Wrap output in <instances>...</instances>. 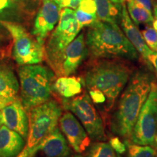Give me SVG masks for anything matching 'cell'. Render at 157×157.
I'll return each instance as SVG.
<instances>
[{"mask_svg":"<svg viewBox=\"0 0 157 157\" xmlns=\"http://www.w3.org/2000/svg\"><path fill=\"white\" fill-rule=\"evenodd\" d=\"M151 79L148 73L137 71L129 78L111 116L109 127L115 135L129 141L140 110L148 98Z\"/></svg>","mask_w":157,"mask_h":157,"instance_id":"1","label":"cell"},{"mask_svg":"<svg viewBox=\"0 0 157 157\" xmlns=\"http://www.w3.org/2000/svg\"><path fill=\"white\" fill-rule=\"evenodd\" d=\"M132 74V69L125 62L117 59H100L85 72L84 82L88 90H98L105 95V109L109 112Z\"/></svg>","mask_w":157,"mask_h":157,"instance_id":"2","label":"cell"},{"mask_svg":"<svg viewBox=\"0 0 157 157\" xmlns=\"http://www.w3.org/2000/svg\"><path fill=\"white\" fill-rule=\"evenodd\" d=\"M88 52L94 59H125L135 61L137 52L119 26L98 20L85 36Z\"/></svg>","mask_w":157,"mask_h":157,"instance_id":"3","label":"cell"},{"mask_svg":"<svg viewBox=\"0 0 157 157\" xmlns=\"http://www.w3.org/2000/svg\"><path fill=\"white\" fill-rule=\"evenodd\" d=\"M17 75L20 99L27 111L51 99L56 76L51 68L39 63L20 66Z\"/></svg>","mask_w":157,"mask_h":157,"instance_id":"4","label":"cell"},{"mask_svg":"<svg viewBox=\"0 0 157 157\" xmlns=\"http://www.w3.org/2000/svg\"><path fill=\"white\" fill-rule=\"evenodd\" d=\"M63 114L61 105L54 100L32 108L29 113V132L25 147L17 157H29L33 150L58 127Z\"/></svg>","mask_w":157,"mask_h":157,"instance_id":"5","label":"cell"},{"mask_svg":"<svg viewBox=\"0 0 157 157\" xmlns=\"http://www.w3.org/2000/svg\"><path fill=\"white\" fill-rule=\"evenodd\" d=\"M80 30L74 10L67 7L61 9L58 25L52 31L44 48L45 58L58 77L65 50Z\"/></svg>","mask_w":157,"mask_h":157,"instance_id":"6","label":"cell"},{"mask_svg":"<svg viewBox=\"0 0 157 157\" xmlns=\"http://www.w3.org/2000/svg\"><path fill=\"white\" fill-rule=\"evenodd\" d=\"M13 38V57L20 66L38 64L45 58L44 46L22 25L9 21H0Z\"/></svg>","mask_w":157,"mask_h":157,"instance_id":"7","label":"cell"},{"mask_svg":"<svg viewBox=\"0 0 157 157\" xmlns=\"http://www.w3.org/2000/svg\"><path fill=\"white\" fill-rule=\"evenodd\" d=\"M63 101L64 107L77 118L91 140L94 141L106 140L103 119L87 91L74 98H64Z\"/></svg>","mask_w":157,"mask_h":157,"instance_id":"8","label":"cell"},{"mask_svg":"<svg viewBox=\"0 0 157 157\" xmlns=\"http://www.w3.org/2000/svg\"><path fill=\"white\" fill-rule=\"evenodd\" d=\"M157 84L151 82L148 98L140 114L129 142L157 148Z\"/></svg>","mask_w":157,"mask_h":157,"instance_id":"9","label":"cell"},{"mask_svg":"<svg viewBox=\"0 0 157 157\" xmlns=\"http://www.w3.org/2000/svg\"><path fill=\"white\" fill-rule=\"evenodd\" d=\"M59 128L74 151L83 153L90 146L91 139L78 119L71 111L63 113L59 119Z\"/></svg>","mask_w":157,"mask_h":157,"instance_id":"10","label":"cell"},{"mask_svg":"<svg viewBox=\"0 0 157 157\" xmlns=\"http://www.w3.org/2000/svg\"><path fill=\"white\" fill-rule=\"evenodd\" d=\"M60 6L52 0H43L31 31L40 44L44 45L46 39L56 28L60 19Z\"/></svg>","mask_w":157,"mask_h":157,"instance_id":"11","label":"cell"},{"mask_svg":"<svg viewBox=\"0 0 157 157\" xmlns=\"http://www.w3.org/2000/svg\"><path fill=\"white\" fill-rule=\"evenodd\" d=\"M89 54L83 33L78 34L66 48L63 56L58 77L75 74Z\"/></svg>","mask_w":157,"mask_h":157,"instance_id":"12","label":"cell"},{"mask_svg":"<svg viewBox=\"0 0 157 157\" xmlns=\"http://www.w3.org/2000/svg\"><path fill=\"white\" fill-rule=\"evenodd\" d=\"M0 111L2 118V124L17 132L26 140L29 119L26 109L21 103L20 98H15L14 101L2 108Z\"/></svg>","mask_w":157,"mask_h":157,"instance_id":"13","label":"cell"},{"mask_svg":"<svg viewBox=\"0 0 157 157\" xmlns=\"http://www.w3.org/2000/svg\"><path fill=\"white\" fill-rule=\"evenodd\" d=\"M71 153L66 137L57 127L33 150L29 157H65Z\"/></svg>","mask_w":157,"mask_h":157,"instance_id":"14","label":"cell"},{"mask_svg":"<svg viewBox=\"0 0 157 157\" xmlns=\"http://www.w3.org/2000/svg\"><path fill=\"white\" fill-rule=\"evenodd\" d=\"M120 23L124 34H125L127 38L129 39V42L132 43V44L135 47L138 53L140 54V56L144 59L147 65L150 68H152L151 65L149 62V57L153 53L154 51L148 48V46L145 42L144 39H143L142 34L140 32L137 25L135 24V23L129 17L125 2L122 3Z\"/></svg>","mask_w":157,"mask_h":157,"instance_id":"15","label":"cell"},{"mask_svg":"<svg viewBox=\"0 0 157 157\" xmlns=\"http://www.w3.org/2000/svg\"><path fill=\"white\" fill-rule=\"evenodd\" d=\"M25 145V140L21 135L2 124L0 127V157H17Z\"/></svg>","mask_w":157,"mask_h":157,"instance_id":"16","label":"cell"},{"mask_svg":"<svg viewBox=\"0 0 157 157\" xmlns=\"http://www.w3.org/2000/svg\"><path fill=\"white\" fill-rule=\"evenodd\" d=\"M20 92V84L10 65L0 62V98L13 101Z\"/></svg>","mask_w":157,"mask_h":157,"instance_id":"17","label":"cell"},{"mask_svg":"<svg viewBox=\"0 0 157 157\" xmlns=\"http://www.w3.org/2000/svg\"><path fill=\"white\" fill-rule=\"evenodd\" d=\"M96 14L99 21L119 26L120 23L122 4L115 3L111 0H94Z\"/></svg>","mask_w":157,"mask_h":157,"instance_id":"18","label":"cell"},{"mask_svg":"<svg viewBox=\"0 0 157 157\" xmlns=\"http://www.w3.org/2000/svg\"><path fill=\"white\" fill-rule=\"evenodd\" d=\"M53 90L64 98H71L82 93L81 80L75 76H60L53 84Z\"/></svg>","mask_w":157,"mask_h":157,"instance_id":"19","label":"cell"},{"mask_svg":"<svg viewBox=\"0 0 157 157\" xmlns=\"http://www.w3.org/2000/svg\"><path fill=\"white\" fill-rule=\"evenodd\" d=\"M127 2V11L129 15L135 25L142 23H151L154 17L151 13L147 10L134 0H126Z\"/></svg>","mask_w":157,"mask_h":157,"instance_id":"20","label":"cell"},{"mask_svg":"<svg viewBox=\"0 0 157 157\" xmlns=\"http://www.w3.org/2000/svg\"><path fill=\"white\" fill-rule=\"evenodd\" d=\"M85 157H119L109 143L96 141L88 147Z\"/></svg>","mask_w":157,"mask_h":157,"instance_id":"21","label":"cell"},{"mask_svg":"<svg viewBox=\"0 0 157 157\" xmlns=\"http://www.w3.org/2000/svg\"><path fill=\"white\" fill-rule=\"evenodd\" d=\"M127 146V157H156V148L150 146H140L129 141Z\"/></svg>","mask_w":157,"mask_h":157,"instance_id":"22","label":"cell"},{"mask_svg":"<svg viewBox=\"0 0 157 157\" xmlns=\"http://www.w3.org/2000/svg\"><path fill=\"white\" fill-rule=\"evenodd\" d=\"M142 35L148 48L153 51H157V31L153 26H148L142 31Z\"/></svg>","mask_w":157,"mask_h":157,"instance_id":"23","label":"cell"},{"mask_svg":"<svg viewBox=\"0 0 157 157\" xmlns=\"http://www.w3.org/2000/svg\"><path fill=\"white\" fill-rule=\"evenodd\" d=\"M109 143L117 154H123L127 151L126 144L122 143L120 138L117 135L111 137Z\"/></svg>","mask_w":157,"mask_h":157,"instance_id":"24","label":"cell"},{"mask_svg":"<svg viewBox=\"0 0 157 157\" xmlns=\"http://www.w3.org/2000/svg\"><path fill=\"white\" fill-rule=\"evenodd\" d=\"M89 95L94 103L105 104V105L106 98L101 91L98 90H89Z\"/></svg>","mask_w":157,"mask_h":157,"instance_id":"25","label":"cell"},{"mask_svg":"<svg viewBox=\"0 0 157 157\" xmlns=\"http://www.w3.org/2000/svg\"><path fill=\"white\" fill-rule=\"evenodd\" d=\"M14 6L13 0H0V17L5 15V13Z\"/></svg>","mask_w":157,"mask_h":157,"instance_id":"26","label":"cell"},{"mask_svg":"<svg viewBox=\"0 0 157 157\" xmlns=\"http://www.w3.org/2000/svg\"><path fill=\"white\" fill-rule=\"evenodd\" d=\"M82 0H60V8H71L72 10H76Z\"/></svg>","mask_w":157,"mask_h":157,"instance_id":"27","label":"cell"},{"mask_svg":"<svg viewBox=\"0 0 157 157\" xmlns=\"http://www.w3.org/2000/svg\"><path fill=\"white\" fill-rule=\"evenodd\" d=\"M126 1V0H124ZM136 2L137 4L142 6L145 9L150 12V13H153V5H154V0H134Z\"/></svg>","mask_w":157,"mask_h":157,"instance_id":"28","label":"cell"},{"mask_svg":"<svg viewBox=\"0 0 157 157\" xmlns=\"http://www.w3.org/2000/svg\"><path fill=\"white\" fill-rule=\"evenodd\" d=\"M149 62L151 65V67L154 69L157 77V51H154L151 55L149 57Z\"/></svg>","mask_w":157,"mask_h":157,"instance_id":"29","label":"cell"},{"mask_svg":"<svg viewBox=\"0 0 157 157\" xmlns=\"http://www.w3.org/2000/svg\"><path fill=\"white\" fill-rule=\"evenodd\" d=\"M12 101H7V100L5 99H2V98H0V110H1L2 108L5 106L6 105L9 104L10 103H11Z\"/></svg>","mask_w":157,"mask_h":157,"instance_id":"30","label":"cell"},{"mask_svg":"<svg viewBox=\"0 0 157 157\" xmlns=\"http://www.w3.org/2000/svg\"><path fill=\"white\" fill-rule=\"evenodd\" d=\"M153 13H154V18L157 19V1L154 0V5H153Z\"/></svg>","mask_w":157,"mask_h":157,"instance_id":"31","label":"cell"},{"mask_svg":"<svg viewBox=\"0 0 157 157\" xmlns=\"http://www.w3.org/2000/svg\"><path fill=\"white\" fill-rule=\"evenodd\" d=\"M65 157H84V156H82V155L80 154H70Z\"/></svg>","mask_w":157,"mask_h":157,"instance_id":"32","label":"cell"},{"mask_svg":"<svg viewBox=\"0 0 157 157\" xmlns=\"http://www.w3.org/2000/svg\"><path fill=\"white\" fill-rule=\"evenodd\" d=\"M29 1V0H13V2H17V3H24Z\"/></svg>","mask_w":157,"mask_h":157,"instance_id":"33","label":"cell"},{"mask_svg":"<svg viewBox=\"0 0 157 157\" xmlns=\"http://www.w3.org/2000/svg\"><path fill=\"white\" fill-rule=\"evenodd\" d=\"M111 1L115 3H118V4H122L123 2H124V0H111Z\"/></svg>","mask_w":157,"mask_h":157,"instance_id":"34","label":"cell"},{"mask_svg":"<svg viewBox=\"0 0 157 157\" xmlns=\"http://www.w3.org/2000/svg\"><path fill=\"white\" fill-rule=\"evenodd\" d=\"M2 113L0 111V127L2 126Z\"/></svg>","mask_w":157,"mask_h":157,"instance_id":"35","label":"cell"},{"mask_svg":"<svg viewBox=\"0 0 157 157\" xmlns=\"http://www.w3.org/2000/svg\"><path fill=\"white\" fill-rule=\"evenodd\" d=\"M52 1H54L55 2H56L58 5L60 6V0H52Z\"/></svg>","mask_w":157,"mask_h":157,"instance_id":"36","label":"cell"},{"mask_svg":"<svg viewBox=\"0 0 157 157\" xmlns=\"http://www.w3.org/2000/svg\"><path fill=\"white\" fill-rule=\"evenodd\" d=\"M156 146H157V137H156Z\"/></svg>","mask_w":157,"mask_h":157,"instance_id":"37","label":"cell"},{"mask_svg":"<svg viewBox=\"0 0 157 157\" xmlns=\"http://www.w3.org/2000/svg\"><path fill=\"white\" fill-rule=\"evenodd\" d=\"M0 42H1V39H0Z\"/></svg>","mask_w":157,"mask_h":157,"instance_id":"38","label":"cell"},{"mask_svg":"<svg viewBox=\"0 0 157 157\" xmlns=\"http://www.w3.org/2000/svg\"><path fill=\"white\" fill-rule=\"evenodd\" d=\"M156 157H157V156H156Z\"/></svg>","mask_w":157,"mask_h":157,"instance_id":"39","label":"cell"}]
</instances>
